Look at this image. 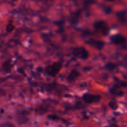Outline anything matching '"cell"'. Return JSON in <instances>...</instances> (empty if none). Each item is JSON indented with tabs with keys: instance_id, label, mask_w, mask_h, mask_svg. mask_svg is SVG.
Here are the masks:
<instances>
[{
	"instance_id": "cell-1",
	"label": "cell",
	"mask_w": 127,
	"mask_h": 127,
	"mask_svg": "<svg viewBox=\"0 0 127 127\" xmlns=\"http://www.w3.org/2000/svg\"><path fill=\"white\" fill-rule=\"evenodd\" d=\"M15 119L18 125H25L28 122V113L26 111H18L16 114Z\"/></svg>"
},
{
	"instance_id": "cell-2",
	"label": "cell",
	"mask_w": 127,
	"mask_h": 127,
	"mask_svg": "<svg viewBox=\"0 0 127 127\" xmlns=\"http://www.w3.org/2000/svg\"><path fill=\"white\" fill-rule=\"evenodd\" d=\"M62 67V64L60 63H55L51 64V66L46 68V72L51 76H56L60 71V69Z\"/></svg>"
},
{
	"instance_id": "cell-3",
	"label": "cell",
	"mask_w": 127,
	"mask_h": 127,
	"mask_svg": "<svg viewBox=\"0 0 127 127\" xmlns=\"http://www.w3.org/2000/svg\"><path fill=\"white\" fill-rule=\"evenodd\" d=\"M73 55L78 57V58H81V59H86L89 57L88 51L83 47H78L73 50Z\"/></svg>"
},
{
	"instance_id": "cell-4",
	"label": "cell",
	"mask_w": 127,
	"mask_h": 127,
	"mask_svg": "<svg viewBox=\"0 0 127 127\" xmlns=\"http://www.w3.org/2000/svg\"><path fill=\"white\" fill-rule=\"evenodd\" d=\"M84 102H85L86 104H92V103L98 102L100 100V97L98 95H93V94L86 93L82 97Z\"/></svg>"
},
{
	"instance_id": "cell-5",
	"label": "cell",
	"mask_w": 127,
	"mask_h": 127,
	"mask_svg": "<svg viewBox=\"0 0 127 127\" xmlns=\"http://www.w3.org/2000/svg\"><path fill=\"white\" fill-rule=\"evenodd\" d=\"M79 77V72H78L77 70H72V71L70 72L69 76H68V80L70 82H72L74 80H76L77 78Z\"/></svg>"
},
{
	"instance_id": "cell-6",
	"label": "cell",
	"mask_w": 127,
	"mask_h": 127,
	"mask_svg": "<svg viewBox=\"0 0 127 127\" xmlns=\"http://www.w3.org/2000/svg\"><path fill=\"white\" fill-rule=\"evenodd\" d=\"M11 62L9 60L5 61L4 64H3V66H2V71L5 73H8L11 71Z\"/></svg>"
},
{
	"instance_id": "cell-7",
	"label": "cell",
	"mask_w": 127,
	"mask_h": 127,
	"mask_svg": "<svg viewBox=\"0 0 127 127\" xmlns=\"http://www.w3.org/2000/svg\"><path fill=\"white\" fill-rule=\"evenodd\" d=\"M87 44L95 46V47H97V48H99V49L103 46V43L99 42V41H96V40H89V41H87Z\"/></svg>"
},
{
	"instance_id": "cell-8",
	"label": "cell",
	"mask_w": 127,
	"mask_h": 127,
	"mask_svg": "<svg viewBox=\"0 0 127 127\" xmlns=\"http://www.w3.org/2000/svg\"><path fill=\"white\" fill-rule=\"evenodd\" d=\"M14 30V25H12V24H8L7 26H6V31H7V32H11L12 31Z\"/></svg>"
},
{
	"instance_id": "cell-9",
	"label": "cell",
	"mask_w": 127,
	"mask_h": 127,
	"mask_svg": "<svg viewBox=\"0 0 127 127\" xmlns=\"http://www.w3.org/2000/svg\"><path fill=\"white\" fill-rule=\"evenodd\" d=\"M0 127H15V126L11 123H4V124H3V125H0Z\"/></svg>"
},
{
	"instance_id": "cell-10",
	"label": "cell",
	"mask_w": 127,
	"mask_h": 127,
	"mask_svg": "<svg viewBox=\"0 0 127 127\" xmlns=\"http://www.w3.org/2000/svg\"><path fill=\"white\" fill-rule=\"evenodd\" d=\"M110 106H111V108H112V109H116V108H117V104H115V103H113V102L110 103Z\"/></svg>"
},
{
	"instance_id": "cell-11",
	"label": "cell",
	"mask_w": 127,
	"mask_h": 127,
	"mask_svg": "<svg viewBox=\"0 0 127 127\" xmlns=\"http://www.w3.org/2000/svg\"><path fill=\"white\" fill-rule=\"evenodd\" d=\"M106 127H118V125H117L116 124H111V125H108V126H106Z\"/></svg>"
},
{
	"instance_id": "cell-12",
	"label": "cell",
	"mask_w": 127,
	"mask_h": 127,
	"mask_svg": "<svg viewBox=\"0 0 127 127\" xmlns=\"http://www.w3.org/2000/svg\"><path fill=\"white\" fill-rule=\"evenodd\" d=\"M14 1H15V0H14Z\"/></svg>"
}]
</instances>
